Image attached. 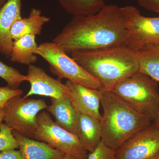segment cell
Returning <instances> with one entry per match:
<instances>
[{
	"label": "cell",
	"instance_id": "2",
	"mask_svg": "<svg viewBox=\"0 0 159 159\" xmlns=\"http://www.w3.org/2000/svg\"><path fill=\"white\" fill-rule=\"evenodd\" d=\"M70 56L99 80L101 90L112 91L120 81L139 71L137 52L125 45L80 50Z\"/></svg>",
	"mask_w": 159,
	"mask_h": 159
},
{
	"label": "cell",
	"instance_id": "17",
	"mask_svg": "<svg viewBox=\"0 0 159 159\" xmlns=\"http://www.w3.org/2000/svg\"><path fill=\"white\" fill-rule=\"evenodd\" d=\"M38 47L35 36L32 34H27L13 41L10 60L26 65H33L37 61L34 52Z\"/></svg>",
	"mask_w": 159,
	"mask_h": 159
},
{
	"label": "cell",
	"instance_id": "9",
	"mask_svg": "<svg viewBox=\"0 0 159 159\" xmlns=\"http://www.w3.org/2000/svg\"><path fill=\"white\" fill-rule=\"evenodd\" d=\"M159 152V128L153 123L129 138L116 150V159H152Z\"/></svg>",
	"mask_w": 159,
	"mask_h": 159
},
{
	"label": "cell",
	"instance_id": "4",
	"mask_svg": "<svg viewBox=\"0 0 159 159\" xmlns=\"http://www.w3.org/2000/svg\"><path fill=\"white\" fill-rule=\"evenodd\" d=\"M113 92L134 109L153 121L159 108V91L156 81L139 72L122 80Z\"/></svg>",
	"mask_w": 159,
	"mask_h": 159
},
{
	"label": "cell",
	"instance_id": "3",
	"mask_svg": "<svg viewBox=\"0 0 159 159\" xmlns=\"http://www.w3.org/2000/svg\"><path fill=\"white\" fill-rule=\"evenodd\" d=\"M102 91L101 141L116 151L134 134L151 125L152 121L135 110L113 91Z\"/></svg>",
	"mask_w": 159,
	"mask_h": 159
},
{
	"label": "cell",
	"instance_id": "27",
	"mask_svg": "<svg viewBox=\"0 0 159 159\" xmlns=\"http://www.w3.org/2000/svg\"><path fill=\"white\" fill-rule=\"evenodd\" d=\"M152 122H153L152 123L154 124L155 125H156L157 127L159 128V108L157 112L156 116Z\"/></svg>",
	"mask_w": 159,
	"mask_h": 159
},
{
	"label": "cell",
	"instance_id": "24",
	"mask_svg": "<svg viewBox=\"0 0 159 159\" xmlns=\"http://www.w3.org/2000/svg\"><path fill=\"white\" fill-rule=\"evenodd\" d=\"M138 2L144 9L159 14V0H138Z\"/></svg>",
	"mask_w": 159,
	"mask_h": 159
},
{
	"label": "cell",
	"instance_id": "14",
	"mask_svg": "<svg viewBox=\"0 0 159 159\" xmlns=\"http://www.w3.org/2000/svg\"><path fill=\"white\" fill-rule=\"evenodd\" d=\"M12 133L18 143L21 159H61L66 155L45 142L30 139L16 131Z\"/></svg>",
	"mask_w": 159,
	"mask_h": 159
},
{
	"label": "cell",
	"instance_id": "26",
	"mask_svg": "<svg viewBox=\"0 0 159 159\" xmlns=\"http://www.w3.org/2000/svg\"><path fill=\"white\" fill-rule=\"evenodd\" d=\"M88 157H83L75 156L70 155L66 154L61 159H87Z\"/></svg>",
	"mask_w": 159,
	"mask_h": 159
},
{
	"label": "cell",
	"instance_id": "11",
	"mask_svg": "<svg viewBox=\"0 0 159 159\" xmlns=\"http://www.w3.org/2000/svg\"><path fill=\"white\" fill-rule=\"evenodd\" d=\"M71 103L80 113L84 114L102 120L99 112L102 91L86 87L67 80Z\"/></svg>",
	"mask_w": 159,
	"mask_h": 159
},
{
	"label": "cell",
	"instance_id": "10",
	"mask_svg": "<svg viewBox=\"0 0 159 159\" xmlns=\"http://www.w3.org/2000/svg\"><path fill=\"white\" fill-rule=\"evenodd\" d=\"M26 81L29 82L31 88L24 98L33 95L58 99L65 96H70L68 87L61 82V80L54 79L46 73L40 67L31 65L28 68L25 75Z\"/></svg>",
	"mask_w": 159,
	"mask_h": 159
},
{
	"label": "cell",
	"instance_id": "7",
	"mask_svg": "<svg viewBox=\"0 0 159 159\" xmlns=\"http://www.w3.org/2000/svg\"><path fill=\"white\" fill-rule=\"evenodd\" d=\"M48 106L43 99L16 97L3 109V121L12 130L33 139L37 128V115Z\"/></svg>",
	"mask_w": 159,
	"mask_h": 159
},
{
	"label": "cell",
	"instance_id": "16",
	"mask_svg": "<svg viewBox=\"0 0 159 159\" xmlns=\"http://www.w3.org/2000/svg\"><path fill=\"white\" fill-rule=\"evenodd\" d=\"M50 20V18L42 15L40 10L32 8L28 17L22 18L13 24L10 31L11 39L16 40L27 34L40 35L43 26Z\"/></svg>",
	"mask_w": 159,
	"mask_h": 159
},
{
	"label": "cell",
	"instance_id": "15",
	"mask_svg": "<svg viewBox=\"0 0 159 159\" xmlns=\"http://www.w3.org/2000/svg\"><path fill=\"white\" fill-rule=\"evenodd\" d=\"M101 120L79 113L78 136L89 153L97 148L101 142Z\"/></svg>",
	"mask_w": 159,
	"mask_h": 159
},
{
	"label": "cell",
	"instance_id": "6",
	"mask_svg": "<svg viewBox=\"0 0 159 159\" xmlns=\"http://www.w3.org/2000/svg\"><path fill=\"white\" fill-rule=\"evenodd\" d=\"M37 128L34 139L45 142L64 153L88 157L89 152L79 137L70 132L54 122L45 111L37 116Z\"/></svg>",
	"mask_w": 159,
	"mask_h": 159
},
{
	"label": "cell",
	"instance_id": "8",
	"mask_svg": "<svg viewBox=\"0 0 159 159\" xmlns=\"http://www.w3.org/2000/svg\"><path fill=\"white\" fill-rule=\"evenodd\" d=\"M126 25L125 45L138 52L159 46V17L143 16L134 6L121 7Z\"/></svg>",
	"mask_w": 159,
	"mask_h": 159
},
{
	"label": "cell",
	"instance_id": "20",
	"mask_svg": "<svg viewBox=\"0 0 159 159\" xmlns=\"http://www.w3.org/2000/svg\"><path fill=\"white\" fill-rule=\"evenodd\" d=\"M0 77L12 89H18L20 85L26 81L25 75H23L16 69L6 65L0 61Z\"/></svg>",
	"mask_w": 159,
	"mask_h": 159
},
{
	"label": "cell",
	"instance_id": "1",
	"mask_svg": "<svg viewBox=\"0 0 159 159\" xmlns=\"http://www.w3.org/2000/svg\"><path fill=\"white\" fill-rule=\"evenodd\" d=\"M126 35L121 7L105 5L96 14L73 16L53 42L69 55L80 50L125 45Z\"/></svg>",
	"mask_w": 159,
	"mask_h": 159
},
{
	"label": "cell",
	"instance_id": "12",
	"mask_svg": "<svg viewBox=\"0 0 159 159\" xmlns=\"http://www.w3.org/2000/svg\"><path fill=\"white\" fill-rule=\"evenodd\" d=\"M21 10V0H8L0 9V52L7 57L12 50L11 28L15 22L22 18Z\"/></svg>",
	"mask_w": 159,
	"mask_h": 159
},
{
	"label": "cell",
	"instance_id": "18",
	"mask_svg": "<svg viewBox=\"0 0 159 159\" xmlns=\"http://www.w3.org/2000/svg\"><path fill=\"white\" fill-rule=\"evenodd\" d=\"M139 72L159 82V46H150L137 52Z\"/></svg>",
	"mask_w": 159,
	"mask_h": 159
},
{
	"label": "cell",
	"instance_id": "5",
	"mask_svg": "<svg viewBox=\"0 0 159 159\" xmlns=\"http://www.w3.org/2000/svg\"><path fill=\"white\" fill-rule=\"evenodd\" d=\"M48 63L50 71L58 78H66L71 82L89 88L101 90L99 80L88 73L60 46L52 42L40 44L34 52Z\"/></svg>",
	"mask_w": 159,
	"mask_h": 159
},
{
	"label": "cell",
	"instance_id": "13",
	"mask_svg": "<svg viewBox=\"0 0 159 159\" xmlns=\"http://www.w3.org/2000/svg\"><path fill=\"white\" fill-rule=\"evenodd\" d=\"M46 109L54 116L60 126L78 136L79 113L71 103L70 96L51 99Z\"/></svg>",
	"mask_w": 159,
	"mask_h": 159
},
{
	"label": "cell",
	"instance_id": "19",
	"mask_svg": "<svg viewBox=\"0 0 159 159\" xmlns=\"http://www.w3.org/2000/svg\"><path fill=\"white\" fill-rule=\"evenodd\" d=\"M61 6L73 16L96 14L105 6L104 0H58Z\"/></svg>",
	"mask_w": 159,
	"mask_h": 159
},
{
	"label": "cell",
	"instance_id": "21",
	"mask_svg": "<svg viewBox=\"0 0 159 159\" xmlns=\"http://www.w3.org/2000/svg\"><path fill=\"white\" fill-rule=\"evenodd\" d=\"M19 148L18 143L12 133V129L5 123L0 127V151Z\"/></svg>",
	"mask_w": 159,
	"mask_h": 159
},
{
	"label": "cell",
	"instance_id": "23",
	"mask_svg": "<svg viewBox=\"0 0 159 159\" xmlns=\"http://www.w3.org/2000/svg\"><path fill=\"white\" fill-rule=\"evenodd\" d=\"M87 159H116L115 151L108 148L101 141L93 152L89 153Z\"/></svg>",
	"mask_w": 159,
	"mask_h": 159
},
{
	"label": "cell",
	"instance_id": "22",
	"mask_svg": "<svg viewBox=\"0 0 159 159\" xmlns=\"http://www.w3.org/2000/svg\"><path fill=\"white\" fill-rule=\"evenodd\" d=\"M23 94V91L19 89H12L9 86L0 87V109L4 108L10 100Z\"/></svg>",
	"mask_w": 159,
	"mask_h": 159
},
{
	"label": "cell",
	"instance_id": "30",
	"mask_svg": "<svg viewBox=\"0 0 159 159\" xmlns=\"http://www.w3.org/2000/svg\"><path fill=\"white\" fill-rule=\"evenodd\" d=\"M152 159H159V152Z\"/></svg>",
	"mask_w": 159,
	"mask_h": 159
},
{
	"label": "cell",
	"instance_id": "29",
	"mask_svg": "<svg viewBox=\"0 0 159 159\" xmlns=\"http://www.w3.org/2000/svg\"><path fill=\"white\" fill-rule=\"evenodd\" d=\"M8 0H0V9L5 5Z\"/></svg>",
	"mask_w": 159,
	"mask_h": 159
},
{
	"label": "cell",
	"instance_id": "28",
	"mask_svg": "<svg viewBox=\"0 0 159 159\" xmlns=\"http://www.w3.org/2000/svg\"><path fill=\"white\" fill-rule=\"evenodd\" d=\"M3 109H0V127L1 125H2V122L3 121V117H4V111H3Z\"/></svg>",
	"mask_w": 159,
	"mask_h": 159
},
{
	"label": "cell",
	"instance_id": "25",
	"mask_svg": "<svg viewBox=\"0 0 159 159\" xmlns=\"http://www.w3.org/2000/svg\"><path fill=\"white\" fill-rule=\"evenodd\" d=\"M22 155L20 150L15 149L4 151L0 152V159H21Z\"/></svg>",
	"mask_w": 159,
	"mask_h": 159
}]
</instances>
